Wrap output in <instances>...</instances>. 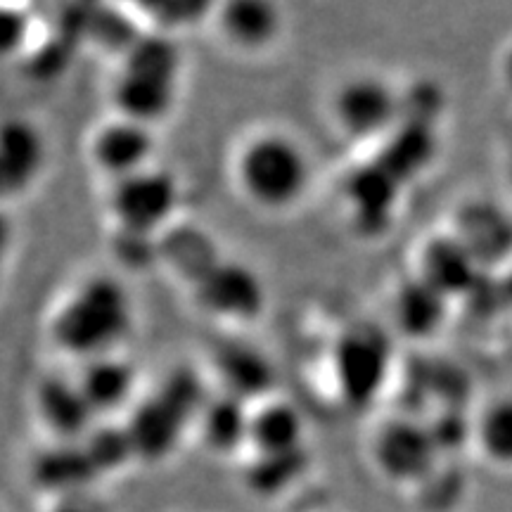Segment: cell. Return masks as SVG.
Wrapping results in <instances>:
<instances>
[{
    "instance_id": "1",
    "label": "cell",
    "mask_w": 512,
    "mask_h": 512,
    "mask_svg": "<svg viewBox=\"0 0 512 512\" xmlns=\"http://www.w3.org/2000/svg\"><path fill=\"white\" fill-rule=\"evenodd\" d=\"M136 330V299L112 273H93L62 297L50 316V339L76 363L124 354Z\"/></svg>"
},
{
    "instance_id": "2",
    "label": "cell",
    "mask_w": 512,
    "mask_h": 512,
    "mask_svg": "<svg viewBox=\"0 0 512 512\" xmlns=\"http://www.w3.org/2000/svg\"><path fill=\"white\" fill-rule=\"evenodd\" d=\"M233 181L254 209L287 214L309 195L313 162L294 133L273 126L256 128L235 147Z\"/></svg>"
},
{
    "instance_id": "3",
    "label": "cell",
    "mask_w": 512,
    "mask_h": 512,
    "mask_svg": "<svg viewBox=\"0 0 512 512\" xmlns=\"http://www.w3.org/2000/svg\"><path fill=\"white\" fill-rule=\"evenodd\" d=\"M181 50L166 34L138 36L124 50V64L114 81V114L155 128L169 117L178 98Z\"/></svg>"
},
{
    "instance_id": "4",
    "label": "cell",
    "mask_w": 512,
    "mask_h": 512,
    "mask_svg": "<svg viewBox=\"0 0 512 512\" xmlns=\"http://www.w3.org/2000/svg\"><path fill=\"white\" fill-rule=\"evenodd\" d=\"M209 396L192 373H174L162 382L155 394L138 403L126 425L136 458L162 460L183 437V430L200 420Z\"/></svg>"
},
{
    "instance_id": "5",
    "label": "cell",
    "mask_w": 512,
    "mask_h": 512,
    "mask_svg": "<svg viewBox=\"0 0 512 512\" xmlns=\"http://www.w3.org/2000/svg\"><path fill=\"white\" fill-rule=\"evenodd\" d=\"M328 110L339 136L354 143H377L403 121L406 95L382 74L358 72L332 88Z\"/></svg>"
},
{
    "instance_id": "6",
    "label": "cell",
    "mask_w": 512,
    "mask_h": 512,
    "mask_svg": "<svg viewBox=\"0 0 512 512\" xmlns=\"http://www.w3.org/2000/svg\"><path fill=\"white\" fill-rule=\"evenodd\" d=\"M181 195L178 178L169 169L155 164L110 183L107 211L112 216L114 230L159 238L174 226Z\"/></svg>"
},
{
    "instance_id": "7",
    "label": "cell",
    "mask_w": 512,
    "mask_h": 512,
    "mask_svg": "<svg viewBox=\"0 0 512 512\" xmlns=\"http://www.w3.org/2000/svg\"><path fill=\"white\" fill-rule=\"evenodd\" d=\"M392 370V344L384 332L356 325L339 337L332 354V373L342 401L366 408L380 396Z\"/></svg>"
},
{
    "instance_id": "8",
    "label": "cell",
    "mask_w": 512,
    "mask_h": 512,
    "mask_svg": "<svg viewBox=\"0 0 512 512\" xmlns=\"http://www.w3.org/2000/svg\"><path fill=\"white\" fill-rule=\"evenodd\" d=\"M370 453L377 472L387 482L403 486L422 484L441 463L430 427L413 415H399L384 422L375 432Z\"/></svg>"
},
{
    "instance_id": "9",
    "label": "cell",
    "mask_w": 512,
    "mask_h": 512,
    "mask_svg": "<svg viewBox=\"0 0 512 512\" xmlns=\"http://www.w3.org/2000/svg\"><path fill=\"white\" fill-rule=\"evenodd\" d=\"M195 304L223 323H252L266 311L268 292L261 275L245 261L223 256L190 287Z\"/></svg>"
},
{
    "instance_id": "10",
    "label": "cell",
    "mask_w": 512,
    "mask_h": 512,
    "mask_svg": "<svg viewBox=\"0 0 512 512\" xmlns=\"http://www.w3.org/2000/svg\"><path fill=\"white\" fill-rule=\"evenodd\" d=\"M155 152V128L128 117H119V114L102 121L98 131H93L91 145H88L93 166L110 183L155 166Z\"/></svg>"
},
{
    "instance_id": "11",
    "label": "cell",
    "mask_w": 512,
    "mask_h": 512,
    "mask_svg": "<svg viewBox=\"0 0 512 512\" xmlns=\"http://www.w3.org/2000/svg\"><path fill=\"white\" fill-rule=\"evenodd\" d=\"M211 22L221 41L242 55H264L285 34V10L278 0H219Z\"/></svg>"
},
{
    "instance_id": "12",
    "label": "cell",
    "mask_w": 512,
    "mask_h": 512,
    "mask_svg": "<svg viewBox=\"0 0 512 512\" xmlns=\"http://www.w3.org/2000/svg\"><path fill=\"white\" fill-rule=\"evenodd\" d=\"M48 147L43 133L29 119L0 121V202L27 192L46 169Z\"/></svg>"
},
{
    "instance_id": "13",
    "label": "cell",
    "mask_w": 512,
    "mask_h": 512,
    "mask_svg": "<svg viewBox=\"0 0 512 512\" xmlns=\"http://www.w3.org/2000/svg\"><path fill=\"white\" fill-rule=\"evenodd\" d=\"M415 275L453 302V299L470 297L477 290L484 268L479 266L470 249L448 230V233L432 235L420 247Z\"/></svg>"
},
{
    "instance_id": "14",
    "label": "cell",
    "mask_w": 512,
    "mask_h": 512,
    "mask_svg": "<svg viewBox=\"0 0 512 512\" xmlns=\"http://www.w3.org/2000/svg\"><path fill=\"white\" fill-rule=\"evenodd\" d=\"M34 408L55 441H83L100 422L74 377H43L36 384Z\"/></svg>"
},
{
    "instance_id": "15",
    "label": "cell",
    "mask_w": 512,
    "mask_h": 512,
    "mask_svg": "<svg viewBox=\"0 0 512 512\" xmlns=\"http://www.w3.org/2000/svg\"><path fill=\"white\" fill-rule=\"evenodd\" d=\"M214 370L223 384V394L245 403L271 399L275 373L261 349L247 342H223L214 351Z\"/></svg>"
},
{
    "instance_id": "16",
    "label": "cell",
    "mask_w": 512,
    "mask_h": 512,
    "mask_svg": "<svg viewBox=\"0 0 512 512\" xmlns=\"http://www.w3.org/2000/svg\"><path fill=\"white\" fill-rule=\"evenodd\" d=\"M451 233L470 249L482 268L501 264L512 254V221L496 204H467L453 219Z\"/></svg>"
},
{
    "instance_id": "17",
    "label": "cell",
    "mask_w": 512,
    "mask_h": 512,
    "mask_svg": "<svg viewBox=\"0 0 512 512\" xmlns=\"http://www.w3.org/2000/svg\"><path fill=\"white\" fill-rule=\"evenodd\" d=\"M74 380L79 382L83 396L102 420L133 401L138 373L124 354H110L79 363V373L74 375Z\"/></svg>"
},
{
    "instance_id": "18",
    "label": "cell",
    "mask_w": 512,
    "mask_h": 512,
    "mask_svg": "<svg viewBox=\"0 0 512 512\" xmlns=\"http://www.w3.org/2000/svg\"><path fill=\"white\" fill-rule=\"evenodd\" d=\"M98 477V470L88 458L81 441H55L31 460V479L50 496L76 498L88 482Z\"/></svg>"
},
{
    "instance_id": "19",
    "label": "cell",
    "mask_w": 512,
    "mask_h": 512,
    "mask_svg": "<svg viewBox=\"0 0 512 512\" xmlns=\"http://www.w3.org/2000/svg\"><path fill=\"white\" fill-rule=\"evenodd\" d=\"M448 311H451V299L434 290L432 285H427L418 275L403 280L396 287L392 299V320L394 328L403 337L422 342V339L439 335L446 325Z\"/></svg>"
},
{
    "instance_id": "20",
    "label": "cell",
    "mask_w": 512,
    "mask_h": 512,
    "mask_svg": "<svg viewBox=\"0 0 512 512\" xmlns=\"http://www.w3.org/2000/svg\"><path fill=\"white\" fill-rule=\"evenodd\" d=\"M306 420L292 403L266 399L252 411L249 422V446L259 456H285L304 451Z\"/></svg>"
},
{
    "instance_id": "21",
    "label": "cell",
    "mask_w": 512,
    "mask_h": 512,
    "mask_svg": "<svg viewBox=\"0 0 512 512\" xmlns=\"http://www.w3.org/2000/svg\"><path fill=\"white\" fill-rule=\"evenodd\" d=\"M249 422H252L249 403L230 394H219L204 403L197 427L207 448L228 456L240 451L242 446H249Z\"/></svg>"
},
{
    "instance_id": "22",
    "label": "cell",
    "mask_w": 512,
    "mask_h": 512,
    "mask_svg": "<svg viewBox=\"0 0 512 512\" xmlns=\"http://www.w3.org/2000/svg\"><path fill=\"white\" fill-rule=\"evenodd\" d=\"M221 259L223 256L211 235L202 228H178L174 223L166 233L159 235V261L171 264L169 268H174L178 278L188 280L190 287Z\"/></svg>"
},
{
    "instance_id": "23",
    "label": "cell",
    "mask_w": 512,
    "mask_h": 512,
    "mask_svg": "<svg viewBox=\"0 0 512 512\" xmlns=\"http://www.w3.org/2000/svg\"><path fill=\"white\" fill-rule=\"evenodd\" d=\"M475 441L491 465L512 470V396L486 403L475 418Z\"/></svg>"
},
{
    "instance_id": "24",
    "label": "cell",
    "mask_w": 512,
    "mask_h": 512,
    "mask_svg": "<svg viewBox=\"0 0 512 512\" xmlns=\"http://www.w3.org/2000/svg\"><path fill=\"white\" fill-rule=\"evenodd\" d=\"M86 448L88 458L98 470V475H105L110 470H119L128 460L136 458V448H133L131 434L124 427L112 425H95V430L81 441Z\"/></svg>"
},
{
    "instance_id": "25",
    "label": "cell",
    "mask_w": 512,
    "mask_h": 512,
    "mask_svg": "<svg viewBox=\"0 0 512 512\" xmlns=\"http://www.w3.org/2000/svg\"><path fill=\"white\" fill-rule=\"evenodd\" d=\"M306 451L285 453V456H259L249 470V482L256 491H275L280 486H287L299 472L304 470Z\"/></svg>"
},
{
    "instance_id": "26",
    "label": "cell",
    "mask_w": 512,
    "mask_h": 512,
    "mask_svg": "<svg viewBox=\"0 0 512 512\" xmlns=\"http://www.w3.org/2000/svg\"><path fill=\"white\" fill-rule=\"evenodd\" d=\"M430 427L434 444H437L441 456L446 453L458 451L467 441L475 439V420H467L463 411H451V408H441L439 415H434L432 422H427Z\"/></svg>"
},
{
    "instance_id": "27",
    "label": "cell",
    "mask_w": 512,
    "mask_h": 512,
    "mask_svg": "<svg viewBox=\"0 0 512 512\" xmlns=\"http://www.w3.org/2000/svg\"><path fill=\"white\" fill-rule=\"evenodd\" d=\"M24 36H27V17L10 5H0V57L19 50Z\"/></svg>"
},
{
    "instance_id": "28",
    "label": "cell",
    "mask_w": 512,
    "mask_h": 512,
    "mask_svg": "<svg viewBox=\"0 0 512 512\" xmlns=\"http://www.w3.org/2000/svg\"><path fill=\"white\" fill-rule=\"evenodd\" d=\"M10 249H12V221L3 211V207H0V285H3L5 268H8Z\"/></svg>"
},
{
    "instance_id": "29",
    "label": "cell",
    "mask_w": 512,
    "mask_h": 512,
    "mask_svg": "<svg viewBox=\"0 0 512 512\" xmlns=\"http://www.w3.org/2000/svg\"><path fill=\"white\" fill-rule=\"evenodd\" d=\"M50 512H93V508H88L81 498H64Z\"/></svg>"
},
{
    "instance_id": "30",
    "label": "cell",
    "mask_w": 512,
    "mask_h": 512,
    "mask_svg": "<svg viewBox=\"0 0 512 512\" xmlns=\"http://www.w3.org/2000/svg\"><path fill=\"white\" fill-rule=\"evenodd\" d=\"M498 290H501L503 306H512V268H510V273L501 280V283H498Z\"/></svg>"
},
{
    "instance_id": "31",
    "label": "cell",
    "mask_w": 512,
    "mask_h": 512,
    "mask_svg": "<svg viewBox=\"0 0 512 512\" xmlns=\"http://www.w3.org/2000/svg\"><path fill=\"white\" fill-rule=\"evenodd\" d=\"M503 74H505V81H508L510 86H512V48H510V53L505 55V62H503Z\"/></svg>"
}]
</instances>
